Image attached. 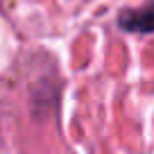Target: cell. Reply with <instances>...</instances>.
<instances>
[{
  "label": "cell",
  "instance_id": "cell-1",
  "mask_svg": "<svg viewBox=\"0 0 154 154\" xmlns=\"http://www.w3.org/2000/svg\"><path fill=\"white\" fill-rule=\"evenodd\" d=\"M122 25H127L129 29L149 32V29H154V14H149V11H127V14H122Z\"/></svg>",
  "mask_w": 154,
  "mask_h": 154
}]
</instances>
